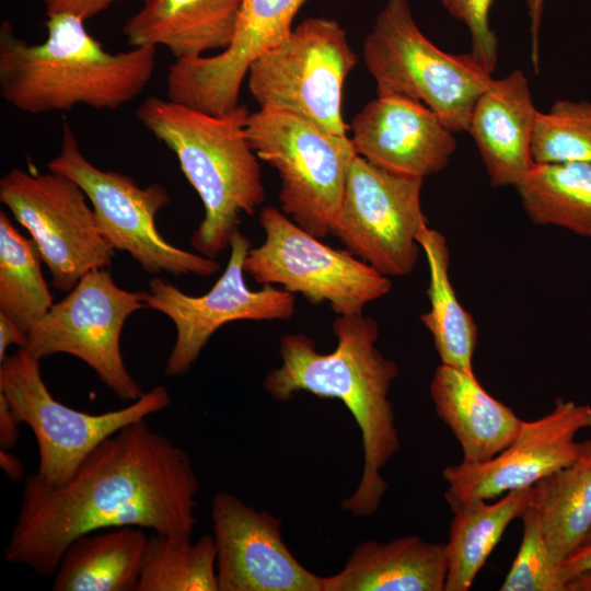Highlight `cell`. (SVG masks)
<instances>
[{"label": "cell", "instance_id": "obj_1", "mask_svg": "<svg viewBox=\"0 0 591 591\" xmlns=\"http://www.w3.org/2000/svg\"><path fill=\"white\" fill-rule=\"evenodd\" d=\"M199 482L188 454L146 419L101 442L61 486L24 482L4 558L54 576L79 536L121 526L192 537Z\"/></svg>", "mask_w": 591, "mask_h": 591}, {"label": "cell", "instance_id": "obj_2", "mask_svg": "<svg viewBox=\"0 0 591 591\" xmlns=\"http://www.w3.org/2000/svg\"><path fill=\"white\" fill-rule=\"evenodd\" d=\"M337 339L329 354L318 352L312 338L302 333L281 337V364L264 380L265 391L279 402L308 392L336 398L351 413L362 439L363 468L356 490L340 503L354 517L372 515L387 490L381 471L399 451L391 385L397 364L378 349L379 326L363 314L338 315L333 323Z\"/></svg>", "mask_w": 591, "mask_h": 591}, {"label": "cell", "instance_id": "obj_3", "mask_svg": "<svg viewBox=\"0 0 591 591\" xmlns=\"http://www.w3.org/2000/svg\"><path fill=\"white\" fill-rule=\"evenodd\" d=\"M84 20L57 15L46 21L47 36L30 44L5 20L0 26V94L20 112H69L78 105L117 109L151 80L154 46L109 53L89 34Z\"/></svg>", "mask_w": 591, "mask_h": 591}, {"label": "cell", "instance_id": "obj_4", "mask_svg": "<svg viewBox=\"0 0 591 591\" xmlns=\"http://www.w3.org/2000/svg\"><path fill=\"white\" fill-rule=\"evenodd\" d=\"M135 115L176 155L200 197L205 216L190 236V245L215 259L230 246L240 213L253 216L265 199L260 165L245 129L250 111L239 104L217 115L149 96Z\"/></svg>", "mask_w": 591, "mask_h": 591}, {"label": "cell", "instance_id": "obj_5", "mask_svg": "<svg viewBox=\"0 0 591 591\" xmlns=\"http://www.w3.org/2000/svg\"><path fill=\"white\" fill-rule=\"evenodd\" d=\"M376 95L420 101L453 132L467 131L474 105L491 73L471 54H449L420 31L408 0H387L362 45Z\"/></svg>", "mask_w": 591, "mask_h": 591}, {"label": "cell", "instance_id": "obj_6", "mask_svg": "<svg viewBox=\"0 0 591 591\" xmlns=\"http://www.w3.org/2000/svg\"><path fill=\"white\" fill-rule=\"evenodd\" d=\"M245 129L257 158L279 174L281 211L320 239L332 234L357 155L350 138L276 108L250 113Z\"/></svg>", "mask_w": 591, "mask_h": 591}, {"label": "cell", "instance_id": "obj_7", "mask_svg": "<svg viewBox=\"0 0 591 591\" xmlns=\"http://www.w3.org/2000/svg\"><path fill=\"white\" fill-rule=\"evenodd\" d=\"M0 393L18 422L33 431L39 460L35 474L51 486L66 484L105 439L171 404L167 390L158 385L116 410L90 414L73 409L53 397L43 380L39 360L25 348L1 362Z\"/></svg>", "mask_w": 591, "mask_h": 591}, {"label": "cell", "instance_id": "obj_8", "mask_svg": "<svg viewBox=\"0 0 591 591\" xmlns=\"http://www.w3.org/2000/svg\"><path fill=\"white\" fill-rule=\"evenodd\" d=\"M357 62L340 24L309 18L248 68V90L259 108L297 114L327 134L346 137L343 85Z\"/></svg>", "mask_w": 591, "mask_h": 591}, {"label": "cell", "instance_id": "obj_9", "mask_svg": "<svg viewBox=\"0 0 591 591\" xmlns=\"http://www.w3.org/2000/svg\"><path fill=\"white\" fill-rule=\"evenodd\" d=\"M47 167L82 188L105 240L114 250L130 254L147 273L207 277L220 269L216 259L178 248L160 234L155 216L171 202L164 187L158 183L140 187L125 174L96 167L81 152L68 123L62 126L60 151Z\"/></svg>", "mask_w": 591, "mask_h": 591}, {"label": "cell", "instance_id": "obj_10", "mask_svg": "<svg viewBox=\"0 0 591 591\" xmlns=\"http://www.w3.org/2000/svg\"><path fill=\"white\" fill-rule=\"evenodd\" d=\"M259 224L265 240L244 260L245 274L257 283L300 293L312 305L327 302L337 315L363 314L392 289L389 277L326 245L275 207L260 210Z\"/></svg>", "mask_w": 591, "mask_h": 591}, {"label": "cell", "instance_id": "obj_11", "mask_svg": "<svg viewBox=\"0 0 591 591\" xmlns=\"http://www.w3.org/2000/svg\"><path fill=\"white\" fill-rule=\"evenodd\" d=\"M0 201L30 233L54 288L70 291L90 270L111 266L115 250L70 177L14 167L0 179Z\"/></svg>", "mask_w": 591, "mask_h": 591}, {"label": "cell", "instance_id": "obj_12", "mask_svg": "<svg viewBox=\"0 0 591 591\" xmlns=\"http://www.w3.org/2000/svg\"><path fill=\"white\" fill-rule=\"evenodd\" d=\"M143 308L142 292L118 287L107 268L92 269L30 328L25 349L38 360L74 356L117 397L134 402L143 392L124 363L120 335L125 321Z\"/></svg>", "mask_w": 591, "mask_h": 591}, {"label": "cell", "instance_id": "obj_13", "mask_svg": "<svg viewBox=\"0 0 591 591\" xmlns=\"http://www.w3.org/2000/svg\"><path fill=\"white\" fill-rule=\"evenodd\" d=\"M424 178L394 173L360 155L352 160L332 234L345 250L386 277L413 271L428 225Z\"/></svg>", "mask_w": 591, "mask_h": 591}, {"label": "cell", "instance_id": "obj_14", "mask_svg": "<svg viewBox=\"0 0 591 591\" xmlns=\"http://www.w3.org/2000/svg\"><path fill=\"white\" fill-rule=\"evenodd\" d=\"M230 257L223 274L202 296H189L155 277L142 292L144 308L165 314L174 323L176 340L166 360L167 376L185 374L198 359L211 335L234 321H283L293 316V293L264 285L251 290L244 279V260L250 240L237 229L230 242Z\"/></svg>", "mask_w": 591, "mask_h": 591}, {"label": "cell", "instance_id": "obj_15", "mask_svg": "<svg viewBox=\"0 0 591 591\" xmlns=\"http://www.w3.org/2000/svg\"><path fill=\"white\" fill-rule=\"evenodd\" d=\"M591 429V406L557 397L554 408L535 420H522L514 440L491 460L448 465L444 498L451 510L531 487L571 463L581 450L577 433Z\"/></svg>", "mask_w": 591, "mask_h": 591}, {"label": "cell", "instance_id": "obj_16", "mask_svg": "<svg viewBox=\"0 0 591 591\" xmlns=\"http://www.w3.org/2000/svg\"><path fill=\"white\" fill-rule=\"evenodd\" d=\"M211 519L219 591H322L283 542L280 518L219 491Z\"/></svg>", "mask_w": 591, "mask_h": 591}, {"label": "cell", "instance_id": "obj_17", "mask_svg": "<svg viewBox=\"0 0 591 591\" xmlns=\"http://www.w3.org/2000/svg\"><path fill=\"white\" fill-rule=\"evenodd\" d=\"M305 1L242 0L229 47L211 57L176 59L169 68L166 97L217 115L235 108L250 66L290 35Z\"/></svg>", "mask_w": 591, "mask_h": 591}, {"label": "cell", "instance_id": "obj_18", "mask_svg": "<svg viewBox=\"0 0 591 591\" xmlns=\"http://www.w3.org/2000/svg\"><path fill=\"white\" fill-rule=\"evenodd\" d=\"M357 155L387 171L425 178L443 170L456 140L439 116L420 101L382 94L354 116Z\"/></svg>", "mask_w": 591, "mask_h": 591}, {"label": "cell", "instance_id": "obj_19", "mask_svg": "<svg viewBox=\"0 0 591 591\" xmlns=\"http://www.w3.org/2000/svg\"><path fill=\"white\" fill-rule=\"evenodd\" d=\"M536 109L521 70L493 79L477 99L467 132L494 187L515 186L535 164L531 153Z\"/></svg>", "mask_w": 591, "mask_h": 591}, {"label": "cell", "instance_id": "obj_20", "mask_svg": "<svg viewBox=\"0 0 591 591\" xmlns=\"http://www.w3.org/2000/svg\"><path fill=\"white\" fill-rule=\"evenodd\" d=\"M242 0H148L126 20L131 47L164 46L176 59L224 50L231 44Z\"/></svg>", "mask_w": 591, "mask_h": 591}, {"label": "cell", "instance_id": "obj_21", "mask_svg": "<svg viewBox=\"0 0 591 591\" xmlns=\"http://www.w3.org/2000/svg\"><path fill=\"white\" fill-rule=\"evenodd\" d=\"M430 396L437 415L459 441L464 464L491 460L519 432L522 419L487 393L474 372L441 364L430 382Z\"/></svg>", "mask_w": 591, "mask_h": 591}, {"label": "cell", "instance_id": "obj_22", "mask_svg": "<svg viewBox=\"0 0 591 591\" xmlns=\"http://www.w3.org/2000/svg\"><path fill=\"white\" fill-rule=\"evenodd\" d=\"M445 543L416 535L360 543L344 568L322 577V591H444Z\"/></svg>", "mask_w": 591, "mask_h": 591}, {"label": "cell", "instance_id": "obj_23", "mask_svg": "<svg viewBox=\"0 0 591 591\" xmlns=\"http://www.w3.org/2000/svg\"><path fill=\"white\" fill-rule=\"evenodd\" d=\"M148 540L137 526L77 537L54 573L53 590L137 591Z\"/></svg>", "mask_w": 591, "mask_h": 591}, {"label": "cell", "instance_id": "obj_24", "mask_svg": "<svg viewBox=\"0 0 591 591\" xmlns=\"http://www.w3.org/2000/svg\"><path fill=\"white\" fill-rule=\"evenodd\" d=\"M533 486L508 491L494 503L474 500L453 510L444 591H467L508 525L533 499Z\"/></svg>", "mask_w": 591, "mask_h": 591}, {"label": "cell", "instance_id": "obj_25", "mask_svg": "<svg viewBox=\"0 0 591 591\" xmlns=\"http://www.w3.org/2000/svg\"><path fill=\"white\" fill-rule=\"evenodd\" d=\"M417 242L424 251L429 267L427 294L430 309L420 321L430 332L441 364L473 371V355L478 328L456 298L450 280V251L445 236L438 230L424 227Z\"/></svg>", "mask_w": 591, "mask_h": 591}, {"label": "cell", "instance_id": "obj_26", "mask_svg": "<svg viewBox=\"0 0 591 591\" xmlns=\"http://www.w3.org/2000/svg\"><path fill=\"white\" fill-rule=\"evenodd\" d=\"M533 491L545 537L561 564L591 531V438L581 442L571 463L537 482Z\"/></svg>", "mask_w": 591, "mask_h": 591}, {"label": "cell", "instance_id": "obj_27", "mask_svg": "<svg viewBox=\"0 0 591 591\" xmlns=\"http://www.w3.org/2000/svg\"><path fill=\"white\" fill-rule=\"evenodd\" d=\"M514 188L534 224L591 239V163H535Z\"/></svg>", "mask_w": 591, "mask_h": 591}, {"label": "cell", "instance_id": "obj_28", "mask_svg": "<svg viewBox=\"0 0 591 591\" xmlns=\"http://www.w3.org/2000/svg\"><path fill=\"white\" fill-rule=\"evenodd\" d=\"M42 263L34 241L22 235L1 210L0 314L25 333L54 305Z\"/></svg>", "mask_w": 591, "mask_h": 591}, {"label": "cell", "instance_id": "obj_29", "mask_svg": "<svg viewBox=\"0 0 591 591\" xmlns=\"http://www.w3.org/2000/svg\"><path fill=\"white\" fill-rule=\"evenodd\" d=\"M137 591H219L212 535L149 537Z\"/></svg>", "mask_w": 591, "mask_h": 591}, {"label": "cell", "instance_id": "obj_30", "mask_svg": "<svg viewBox=\"0 0 591 591\" xmlns=\"http://www.w3.org/2000/svg\"><path fill=\"white\" fill-rule=\"evenodd\" d=\"M531 153L535 163H591V103L557 100L538 112Z\"/></svg>", "mask_w": 591, "mask_h": 591}, {"label": "cell", "instance_id": "obj_31", "mask_svg": "<svg viewBox=\"0 0 591 591\" xmlns=\"http://www.w3.org/2000/svg\"><path fill=\"white\" fill-rule=\"evenodd\" d=\"M523 535L500 591H567L568 579L554 557L533 502L521 515Z\"/></svg>", "mask_w": 591, "mask_h": 591}, {"label": "cell", "instance_id": "obj_32", "mask_svg": "<svg viewBox=\"0 0 591 591\" xmlns=\"http://www.w3.org/2000/svg\"><path fill=\"white\" fill-rule=\"evenodd\" d=\"M494 0H441L444 9L464 23L470 32L471 54L490 73L498 60V38L490 27L489 13Z\"/></svg>", "mask_w": 591, "mask_h": 591}, {"label": "cell", "instance_id": "obj_33", "mask_svg": "<svg viewBox=\"0 0 591 591\" xmlns=\"http://www.w3.org/2000/svg\"><path fill=\"white\" fill-rule=\"evenodd\" d=\"M47 19L57 15H74L84 21L102 13L116 0H42ZM143 3L148 0H141Z\"/></svg>", "mask_w": 591, "mask_h": 591}, {"label": "cell", "instance_id": "obj_34", "mask_svg": "<svg viewBox=\"0 0 591 591\" xmlns=\"http://www.w3.org/2000/svg\"><path fill=\"white\" fill-rule=\"evenodd\" d=\"M19 422L5 397L0 393V449L11 450L19 440Z\"/></svg>", "mask_w": 591, "mask_h": 591}, {"label": "cell", "instance_id": "obj_35", "mask_svg": "<svg viewBox=\"0 0 591 591\" xmlns=\"http://www.w3.org/2000/svg\"><path fill=\"white\" fill-rule=\"evenodd\" d=\"M18 345L20 348H25L27 345V333L22 331L5 315L0 314V362L7 356V349L10 345Z\"/></svg>", "mask_w": 591, "mask_h": 591}, {"label": "cell", "instance_id": "obj_36", "mask_svg": "<svg viewBox=\"0 0 591 591\" xmlns=\"http://www.w3.org/2000/svg\"><path fill=\"white\" fill-rule=\"evenodd\" d=\"M560 566L568 581L579 572L591 570V543L581 545Z\"/></svg>", "mask_w": 591, "mask_h": 591}, {"label": "cell", "instance_id": "obj_37", "mask_svg": "<svg viewBox=\"0 0 591 591\" xmlns=\"http://www.w3.org/2000/svg\"><path fill=\"white\" fill-rule=\"evenodd\" d=\"M0 466L11 480L18 482L22 479L23 464L10 450L0 449Z\"/></svg>", "mask_w": 591, "mask_h": 591}, {"label": "cell", "instance_id": "obj_38", "mask_svg": "<svg viewBox=\"0 0 591 591\" xmlns=\"http://www.w3.org/2000/svg\"><path fill=\"white\" fill-rule=\"evenodd\" d=\"M525 3L530 16L531 39L537 40L542 24L544 0H525Z\"/></svg>", "mask_w": 591, "mask_h": 591}, {"label": "cell", "instance_id": "obj_39", "mask_svg": "<svg viewBox=\"0 0 591 591\" xmlns=\"http://www.w3.org/2000/svg\"><path fill=\"white\" fill-rule=\"evenodd\" d=\"M567 591H591V570L572 576L568 581Z\"/></svg>", "mask_w": 591, "mask_h": 591}, {"label": "cell", "instance_id": "obj_40", "mask_svg": "<svg viewBox=\"0 0 591 591\" xmlns=\"http://www.w3.org/2000/svg\"><path fill=\"white\" fill-rule=\"evenodd\" d=\"M590 543H591V531L589 532V534H588V536H587V538H586V541H584L583 544H590ZM583 544H582V545H583Z\"/></svg>", "mask_w": 591, "mask_h": 591}]
</instances>
